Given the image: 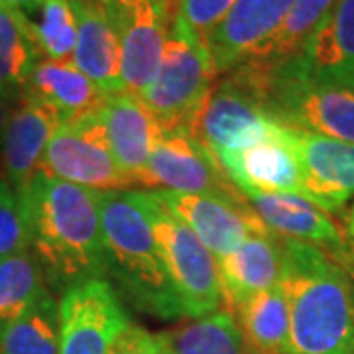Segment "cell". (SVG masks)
<instances>
[{
    "mask_svg": "<svg viewBox=\"0 0 354 354\" xmlns=\"http://www.w3.org/2000/svg\"><path fill=\"white\" fill-rule=\"evenodd\" d=\"M30 248V234L18 193L0 179V260Z\"/></svg>",
    "mask_w": 354,
    "mask_h": 354,
    "instance_id": "cell-31",
    "label": "cell"
},
{
    "mask_svg": "<svg viewBox=\"0 0 354 354\" xmlns=\"http://www.w3.org/2000/svg\"><path fill=\"white\" fill-rule=\"evenodd\" d=\"M152 195L216 258L239 248L248 236L268 232L246 199L177 191H152Z\"/></svg>",
    "mask_w": 354,
    "mask_h": 354,
    "instance_id": "cell-11",
    "label": "cell"
},
{
    "mask_svg": "<svg viewBox=\"0 0 354 354\" xmlns=\"http://www.w3.org/2000/svg\"><path fill=\"white\" fill-rule=\"evenodd\" d=\"M346 228H348V234L354 239V205L353 209H351V215L346 218Z\"/></svg>",
    "mask_w": 354,
    "mask_h": 354,
    "instance_id": "cell-36",
    "label": "cell"
},
{
    "mask_svg": "<svg viewBox=\"0 0 354 354\" xmlns=\"http://www.w3.org/2000/svg\"><path fill=\"white\" fill-rule=\"evenodd\" d=\"M111 354H176L171 335L150 333L140 325H128Z\"/></svg>",
    "mask_w": 354,
    "mask_h": 354,
    "instance_id": "cell-32",
    "label": "cell"
},
{
    "mask_svg": "<svg viewBox=\"0 0 354 354\" xmlns=\"http://www.w3.org/2000/svg\"><path fill=\"white\" fill-rule=\"evenodd\" d=\"M136 2H142V0H116V6H132Z\"/></svg>",
    "mask_w": 354,
    "mask_h": 354,
    "instance_id": "cell-38",
    "label": "cell"
},
{
    "mask_svg": "<svg viewBox=\"0 0 354 354\" xmlns=\"http://www.w3.org/2000/svg\"><path fill=\"white\" fill-rule=\"evenodd\" d=\"M278 127L244 77L239 71H230L228 79L211 88L189 134L213 158H218L252 148L270 138Z\"/></svg>",
    "mask_w": 354,
    "mask_h": 354,
    "instance_id": "cell-8",
    "label": "cell"
},
{
    "mask_svg": "<svg viewBox=\"0 0 354 354\" xmlns=\"http://www.w3.org/2000/svg\"><path fill=\"white\" fill-rule=\"evenodd\" d=\"M24 95L48 102L62 118H79L99 113L106 95L73 62L44 59L34 67L28 79Z\"/></svg>",
    "mask_w": 354,
    "mask_h": 354,
    "instance_id": "cell-22",
    "label": "cell"
},
{
    "mask_svg": "<svg viewBox=\"0 0 354 354\" xmlns=\"http://www.w3.org/2000/svg\"><path fill=\"white\" fill-rule=\"evenodd\" d=\"M215 71L209 53L169 30L158 75L138 99L162 132H189L213 88Z\"/></svg>",
    "mask_w": 354,
    "mask_h": 354,
    "instance_id": "cell-6",
    "label": "cell"
},
{
    "mask_svg": "<svg viewBox=\"0 0 354 354\" xmlns=\"http://www.w3.org/2000/svg\"><path fill=\"white\" fill-rule=\"evenodd\" d=\"M295 0H236L205 41L215 77L260 57L276 38Z\"/></svg>",
    "mask_w": 354,
    "mask_h": 354,
    "instance_id": "cell-13",
    "label": "cell"
},
{
    "mask_svg": "<svg viewBox=\"0 0 354 354\" xmlns=\"http://www.w3.org/2000/svg\"><path fill=\"white\" fill-rule=\"evenodd\" d=\"M62 120V114L53 106L28 95L10 113L0 146L2 176L14 191L26 187L38 176L41 158Z\"/></svg>",
    "mask_w": 354,
    "mask_h": 354,
    "instance_id": "cell-15",
    "label": "cell"
},
{
    "mask_svg": "<svg viewBox=\"0 0 354 354\" xmlns=\"http://www.w3.org/2000/svg\"><path fill=\"white\" fill-rule=\"evenodd\" d=\"M264 227L279 239L305 242L337 256L348 244L342 230L323 209L299 195L288 193H242Z\"/></svg>",
    "mask_w": 354,
    "mask_h": 354,
    "instance_id": "cell-16",
    "label": "cell"
},
{
    "mask_svg": "<svg viewBox=\"0 0 354 354\" xmlns=\"http://www.w3.org/2000/svg\"><path fill=\"white\" fill-rule=\"evenodd\" d=\"M230 315L256 354H291L290 307L279 286L248 297Z\"/></svg>",
    "mask_w": 354,
    "mask_h": 354,
    "instance_id": "cell-23",
    "label": "cell"
},
{
    "mask_svg": "<svg viewBox=\"0 0 354 354\" xmlns=\"http://www.w3.org/2000/svg\"><path fill=\"white\" fill-rule=\"evenodd\" d=\"M330 258H335L351 274V278L354 279V242H348L341 252L337 254V256H330Z\"/></svg>",
    "mask_w": 354,
    "mask_h": 354,
    "instance_id": "cell-33",
    "label": "cell"
},
{
    "mask_svg": "<svg viewBox=\"0 0 354 354\" xmlns=\"http://www.w3.org/2000/svg\"><path fill=\"white\" fill-rule=\"evenodd\" d=\"M295 156L304 199L325 213H339L354 197V144L283 127Z\"/></svg>",
    "mask_w": 354,
    "mask_h": 354,
    "instance_id": "cell-12",
    "label": "cell"
},
{
    "mask_svg": "<svg viewBox=\"0 0 354 354\" xmlns=\"http://www.w3.org/2000/svg\"><path fill=\"white\" fill-rule=\"evenodd\" d=\"M77 16L73 65L104 95L124 93L120 79V44L114 10L95 0H71Z\"/></svg>",
    "mask_w": 354,
    "mask_h": 354,
    "instance_id": "cell-17",
    "label": "cell"
},
{
    "mask_svg": "<svg viewBox=\"0 0 354 354\" xmlns=\"http://www.w3.org/2000/svg\"><path fill=\"white\" fill-rule=\"evenodd\" d=\"M99 213L111 272L130 301L160 319L183 317L156 244L144 191H102Z\"/></svg>",
    "mask_w": 354,
    "mask_h": 354,
    "instance_id": "cell-3",
    "label": "cell"
},
{
    "mask_svg": "<svg viewBox=\"0 0 354 354\" xmlns=\"http://www.w3.org/2000/svg\"><path fill=\"white\" fill-rule=\"evenodd\" d=\"M215 160L241 193L260 191L304 197L299 165L286 144L281 124L264 142L242 152L223 153Z\"/></svg>",
    "mask_w": 354,
    "mask_h": 354,
    "instance_id": "cell-18",
    "label": "cell"
},
{
    "mask_svg": "<svg viewBox=\"0 0 354 354\" xmlns=\"http://www.w3.org/2000/svg\"><path fill=\"white\" fill-rule=\"evenodd\" d=\"M0 6L18 8L22 12H36L41 6V0H0Z\"/></svg>",
    "mask_w": 354,
    "mask_h": 354,
    "instance_id": "cell-34",
    "label": "cell"
},
{
    "mask_svg": "<svg viewBox=\"0 0 354 354\" xmlns=\"http://www.w3.org/2000/svg\"><path fill=\"white\" fill-rule=\"evenodd\" d=\"M114 18L124 93L140 97L162 65L169 38V0H142L132 6H116Z\"/></svg>",
    "mask_w": 354,
    "mask_h": 354,
    "instance_id": "cell-14",
    "label": "cell"
},
{
    "mask_svg": "<svg viewBox=\"0 0 354 354\" xmlns=\"http://www.w3.org/2000/svg\"><path fill=\"white\" fill-rule=\"evenodd\" d=\"M38 62L30 18L18 8L0 6V97L12 99L22 93Z\"/></svg>",
    "mask_w": 354,
    "mask_h": 354,
    "instance_id": "cell-24",
    "label": "cell"
},
{
    "mask_svg": "<svg viewBox=\"0 0 354 354\" xmlns=\"http://www.w3.org/2000/svg\"><path fill=\"white\" fill-rule=\"evenodd\" d=\"M234 71L278 124L354 144V79L307 77L266 62H248Z\"/></svg>",
    "mask_w": 354,
    "mask_h": 354,
    "instance_id": "cell-4",
    "label": "cell"
},
{
    "mask_svg": "<svg viewBox=\"0 0 354 354\" xmlns=\"http://www.w3.org/2000/svg\"><path fill=\"white\" fill-rule=\"evenodd\" d=\"M16 193L30 246H34L50 281L71 288L111 272L102 239L99 191L38 174Z\"/></svg>",
    "mask_w": 354,
    "mask_h": 354,
    "instance_id": "cell-1",
    "label": "cell"
},
{
    "mask_svg": "<svg viewBox=\"0 0 354 354\" xmlns=\"http://www.w3.org/2000/svg\"><path fill=\"white\" fill-rule=\"evenodd\" d=\"M130 325L104 278L79 281L59 301V354H111Z\"/></svg>",
    "mask_w": 354,
    "mask_h": 354,
    "instance_id": "cell-9",
    "label": "cell"
},
{
    "mask_svg": "<svg viewBox=\"0 0 354 354\" xmlns=\"http://www.w3.org/2000/svg\"><path fill=\"white\" fill-rule=\"evenodd\" d=\"M333 4L335 0H295L276 38L266 46L260 57L254 62L279 64L297 55Z\"/></svg>",
    "mask_w": 354,
    "mask_h": 354,
    "instance_id": "cell-28",
    "label": "cell"
},
{
    "mask_svg": "<svg viewBox=\"0 0 354 354\" xmlns=\"http://www.w3.org/2000/svg\"><path fill=\"white\" fill-rule=\"evenodd\" d=\"M95 2H99V4L106 6V8H111V10L116 8V0H95Z\"/></svg>",
    "mask_w": 354,
    "mask_h": 354,
    "instance_id": "cell-37",
    "label": "cell"
},
{
    "mask_svg": "<svg viewBox=\"0 0 354 354\" xmlns=\"http://www.w3.org/2000/svg\"><path fill=\"white\" fill-rule=\"evenodd\" d=\"M101 118L116 164L132 183H138L153 144L162 134L156 118L144 102L130 93L106 95Z\"/></svg>",
    "mask_w": 354,
    "mask_h": 354,
    "instance_id": "cell-21",
    "label": "cell"
},
{
    "mask_svg": "<svg viewBox=\"0 0 354 354\" xmlns=\"http://www.w3.org/2000/svg\"><path fill=\"white\" fill-rule=\"evenodd\" d=\"M44 276L38 256L30 250L0 260V325L24 315L50 293Z\"/></svg>",
    "mask_w": 354,
    "mask_h": 354,
    "instance_id": "cell-26",
    "label": "cell"
},
{
    "mask_svg": "<svg viewBox=\"0 0 354 354\" xmlns=\"http://www.w3.org/2000/svg\"><path fill=\"white\" fill-rule=\"evenodd\" d=\"M236 0H176L171 32L205 48L207 38L221 24Z\"/></svg>",
    "mask_w": 354,
    "mask_h": 354,
    "instance_id": "cell-30",
    "label": "cell"
},
{
    "mask_svg": "<svg viewBox=\"0 0 354 354\" xmlns=\"http://www.w3.org/2000/svg\"><path fill=\"white\" fill-rule=\"evenodd\" d=\"M144 195L156 244L183 317L203 319L213 315L223 299L213 254L181 221L156 201L152 193Z\"/></svg>",
    "mask_w": 354,
    "mask_h": 354,
    "instance_id": "cell-5",
    "label": "cell"
},
{
    "mask_svg": "<svg viewBox=\"0 0 354 354\" xmlns=\"http://www.w3.org/2000/svg\"><path fill=\"white\" fill-rule=\"evenodd\" d=\"M279 288L290 307L291 354H354V279L317 246L281 239Z\"/></svg>",
    "mask_w": 354,
    "mask_h": 354,
    "instance_id": "cell-2",
    "label": "cell"
},
{
    "mask_svg": "<svg viewBox=\"0 0 354 354\" xmlns=\"http://www.w3.org/2000/svg\"><path fill=\"white\" fill-rule=\"evenodd\" d=\"M34 39L50 62H71L77 44V16L71 0H41L39 22H32Z\"/></svg>",
    "mask_w": 354,
    "mask_h": 354,
    "instance_id": "cell-29",
    "label": "cell"
},
{
    "mask_svg": "<svg viewBox=\"0 0 354 354\" xmlns=\"http://www.w3.org/2000/svg\"><path fill=\"white\" fill-rule=\"evenodd\" d=\"M279 64L307 77L354 79V0H335L299 53Z\"/></svg>",
    "mask_w": 354,
    "mask_h": 354,
    "instance_id": "cell-19",
    "label": "cell"
},
{
    "mask_svg": "<svg viewBox=\"0 0 354 354\" xmlns=\"http://www.w3.org/2000/svg\"><path fill=\"white\" fill-rule=\"evenodd\" d=\"M0 354H59V305L51 293L0 325Z\"/></svg>",
    "mask_w": 354,
    "mask_h": 354,
    "instance_id": "cell-25",
    "label": "cell"
},
{
    "mask_svg": "<svg viewBox=\"0 0 354 354\" xmlns=\"http://www.w3.org/2000/svg\"><path fill=\"white\" fill-rule=\"evenodd\" d=\"M223 297L234 307L256 293L276 288L283 274L281 239L274 232L252 234L232 252L216 258Z\"/></svg>",
    "mask_w": 354,
    "mask_h": 354,
    "instance_id": "cell-20",
    "label": "cell"
},
{
    "mask_svg": "<svg viewBox=\"0 0 354 354\" xmlns=\"http://www.w3.org/2000/svg\"><path fill=\"white\" fill-rule=\"evenodd\" d=\"M176 354H256L228 311L195 319L171 333Z\"/></svg>",
    "mask_w": 354,
    "mask_h": 354,
    "instance_id": "cell-27",
    "label": "cell"
},
{
    "mask_svg": "<svg viewBox=\"0 0 354 354\" xmlns=\"http://www.w3.org/2000/svg\"><path fill=\"white\" fill-rule=\"evenodd\" d=\"M38 174L99 193L132 185L114 160L101 111L62 120L46 148Z\"/></svg>",
    "mask_w": 354,
    "mask_h": 354,
    "instance_id": "cell-7",
    "label": "cell"
},
{
    "mask_svg": "<svg viewBox=\"0 0 354 354\" xmlns=\"http://www.w3.org/2000/svg\"><path fill=\"white\" fill-rule=\"evenodd\" d=\"M10 104H8V99L0 97V144H2V136H4V128H6V122L10 118Z\"/></svg>",
    "mask_w": 354,
    "mask_h": 354,
    "instance_id": "cell-35",
    "label": "cell"
},
{
    "mask_svg": "<svg viewBox=\"0 0 354 354\" xmlns=\"http://www.w3.org/2000/svg\"><path fill=\"white\" fill-rule=\"evenodd\" d=\"M138 183L156 191L246 199L213 153L189 132H162Z\"/></svg>",
    "mask_w": 354,
    "mask_h": 354,
    "instance_id": "cell-10",
    "label": "cell"
}]
</instances>
